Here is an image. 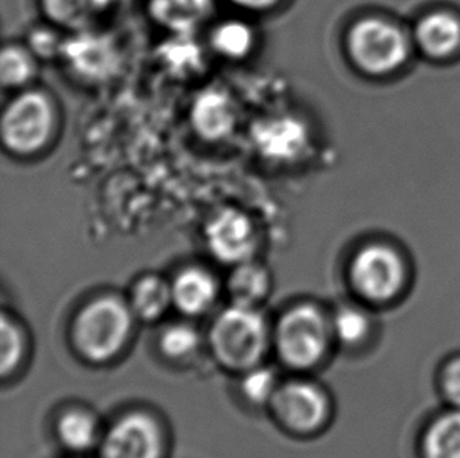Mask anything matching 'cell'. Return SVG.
Returning <instances> with one entry per match:
<instances>
[{
    "label": "cell",
    "instance_id": "cell-14",
    "mask_svg": "<svg viewBox=\"0 0 460 458\" xmlns=\"http://www.w3.org/2000/svg\"><path fill=\"white\" fill-rule=\"evenodd\" d=\"M212 0H151V16L174 31H192L209 14Z\"/></svg>",
    "mask_w": 460,
    "mask_h": 458
},
{
    "label": "cell",
    "instance_id": "cell-23",
    "mask_svg": "<svg viewBox=\"0 0 460 458\" xmlns=\"http://www.w3.org/2000/svg\"><path fill=\"white\" fill-rule=\"evenodd\" d=\"M197 346H199L197 331L184 323L172 325L170 329L164 331L161 338L162 350L170 358L189 357L190 353L195 352Z\"/></svg>",
    "mask_w": 460,
    "mask_h": 458
},
{
    "label": "cell",
    "instance_id": "cell-20",
    "mask_svg": "<svg viewBox=\"0 0 460 458\" xmlns=\"http://www.w3.org/2000/svg\"><path fill=\"white\" fill-rule=\"evenodd\" d=\"M58 436L73 451H85L96 441V422L85 411H69L58 421Z\"/></svg>",
    "mask_w": 460,
    "mask_h": 458
},
{
    "label": "cell",
    "instance_id": "cell-27",
    "mask_svg": "<svg viewBox=\"0 0 460 458\" xmlns=\"http://www.w3.org/2000/svg\"><path fill=\"white\" fill-rule=\"evenodd\" d=\"M31 52L35 56L52 57L60 50V44L52 31H37L35 35L31 37Z\"/></svg>",
    "mask_w": 460,
    "mask_h": 458
},
{
    "label": "cell",
    "instance_id": "cell-17",
    "mask_svg": "<svg viewBox=\"0 0 460 458\" xmlns=\"http://www.w3.org/2000/svg\"><path fill=\"white\" fill-rule=\"evenodd\" d=\"M269 291V273L264 267L245 260L237 264L230 278L231 297L234 304L253 306L266 297Z\"/></svg>",
    "mask_w": 460,
    "mask_h": 458
},
{
    "label": "cell",
    "instance_id": "cell-9",
    "mask_svg": "<svg viewBox=\"0 0 460 458\" xmlns=\"http://www.w3.org/2000/svg\"><path fill=\"white\" fill-rule=\"evenodd\" d=\"M275 416L294 432H313L329 416V402L323 391L310 383H288L275 391L270 401Z\"/></svg>",
    "mask_w": 460,
    "mask_h": 458
},
{
    "label": "cell",
    "instance_id": "cell-5",
    "mask_svg": "<svg viewBox=\"0 0 460 458\" xmlns=\"http://www.w3.org/2000/svg\"><path fill=\"white\" fill-rule=\"evenodd\" d=\"M329 344V327L323 313L300 304L281 317L277 330V346L287 365L305 369L323 358Z\"/></svg>",
    "mask_w": 460,
    "mask_h": 458
},
{
    "label": "cell",
    "instance_id": "cell-13",
    "mask_svg": "<svg viewBox=\"0 0 460 458\" xmlns=\"http://www.w3.org/2000/svg\"><path fill=\"white\" fill-rule=\"evenodd\" d=\"M417 37L430 56H449L460 44L459 21L449 13H432L418 25Z\"/></svg>",
    "mask_w": 460,
    "mask_h": 458
},
{
    "label": "cell",
    "instance_id": "cell-15",
    "mask_svg": "<svg viewBox=\"0 0 460 458\" xmlns=\"http://www.w3.org/2000/svg\"><path fill=\"white\" fill-rule=\"evenodd\" d=\"M172 302V286L155 275L144 277L132 289V313L144 321L157 319Z\"/></svg>",
    "mask_w": 460,
    "mask_h": 458
},
{
    "label": "cell",
    "instance_id": "cell-28",
    "mask_svg": "<svg viewBox=\"0 0 460 458\" xmlns=\"http://www.w3.org/2000/svg\"><path fill=\"white\" fill-rule=\"evenodd\" d=\"M234 5L245 8V10H252V12H264V10H270L275 5H279L281 0H231Z\"/></svg>",
    "mask_w": 460,
    "mask_h": 458
},
{
    "label": "cell",
    "instance_id": "cell-18",
    "mask_svg": "<svg viewBox=\"0 0 460 458\" xmlns=\"http://www.w3.org/2000/svg\"><path fill=\"white\" fill-rule=\"evenodd\" d=\"M255 44V35L243 21H225L212 31L211 46L217 54L231 60H239L250 54Z\"/></svg>",
    "mask_w": 460,
    "mask_h": 458
},
{
    "label": "cell",
    "instance_id": "cell-11",
    "mask_svg": "<svg viewBox=\"0 0 460 458\" xmlns=\"http://www.w3.org/2000/svg\"><path fill=\"white\" fill-rule=\"evenodd\" d=\"M255 140L269 157L293 159L305 149L308 136L304 123L287 118L260 124L256 128Z\"/></svg>",
    "mask_w": 460,
    "mask_h": 458
},
{
    "label": "cell",
    "instance_id": "cell-12",
    "mask_svg": "<svg viewBox=\"0 0 460 458\" xmlns=\"http://www.w3.org/2000/svg\"><path fill=\"white\" fill-rule=\"evenodd\" d=\"M173 304L187 314H199L211 306L217 295V283L211 273L201 269H187L172 285Z\"/></svg>",
    "mask_w": 460,
    "mask_h": 458
},
{
    "label": "cell",
    "instance_id": "cell-6",
    "mask_svg": "<svg viewBox=\"0 0 460 458\" xmlns=\"http://www.w3.org/2000/svg\"><path fill=\"white\" fill-rule=\"evenodd\" d=\"M402 260L392 248L369 245L355 254L350 281L361 297L385 304L396 297L404 286Z\"/></svg>",
    "mask_w": 460,
    "mask_h": 458
},
{
    "label": "cell",
    "instance_id": "cell-3",
    "mask_svg": "<svg viewBox=\"0 0 460 458\" xmlns=\"http://www.w3.org/2000/svg\"><path fill=\"white\" fill-rule=\"evenodd\" d=\"M131 325V310L121 300L113 297L94 300L75 319V347L90 361H107L123 348Z\"/></svg>",
    "mask_w": 460,
    "mask_h": 458
},
{
    "label": "cell",
    "instance_id": "cell-2",
    "mask_svg": "<svg viewBox=\"0 0 460 458\" xmlns=\"http://www.w3.org/2000/svg\"><path fill=\"white\" fill-rule=\"evenodd\" d=\"M211 344L222 365L231 369H252L266 350V322L253 306L234 304L212 325Z\"/></svg>",
    "mask_w": 460,
    "mask_h": 458
},
{
    "label": "cell",
    "instance_id": "cell-26",
    "mask_svg": "<svg viewBox=\"0 0 460 458\" xmlns=\"http://www.w3.org/2000/svg\"><path fill=\"white\" fill-rule=\"evenodd\" d=\"M442 386L451 402L460 409V358L451 361L443 371Z\"/></svg>",
    "mask_w": 460,
    "mask_h": 458
},
{
    "label": "cell",
    "instance_id": "cell-25",
    "mask_svg": "<svg viewBox=\"0 0 460 458\" xmlns=\"http://www.w3.org/2000/svg\"><path fill=\"white\" fill-rule=\"evenodd\" d=\"M243 392L252 402L264 403L272 401L275 391L279 390L275 384L274 372L266 367H256L243 378Z\"/></svg>",
    "mask_w": 460,
    "mask_h": 458
},
{
    "label": "cell",
    "instance_id": "cell-7",
    "mask_svg": "<svg viewBox=\"0 0 460 458\" xmlns=\"http://www.w3.org/2000/svg\"><path fill=\"white\" fill-rule=\"evenodd\" d=\"M206 242L212 256L225 264L237 266L255 253L258 237L249 216L228 207L218 212L206 226Z\"/></svg>",
    "mask_w": 460,
    "mask_h": 458
},
{
    "label": "cell",
    "instance_id": "cell-8",
    "mask_svg": "<svg viewBox=\"0 0 460 458\" xmlns=\"http://www.w3.org/2000/svg\"><path fill=\"white\" fill-rule=\"evenodd\" d=\"M162 432L145 413L121 418L102 441L101 458H161Z\"/></svg>",
    "mask_w": 460,
    "mask_h": 458
},
{
    "label": "cell",
    "instance_id": "cell-4",
    "mask_svg": "<svg viewBox=\"0 0 460 458\" xmlns=\"http://www.w3.org/2000/svg\"><path fill=\"white\" fill-rule=\"evenodd\" d=\"M349 54L358 68L369 75H388L407 57V40L398 27L380 19H365L350 29Z\"/></svg>",
    "mask_w": 460,
    "mask_h": 458
},
{
    "label": "cell",
    "instance_id": "cell-1",
    "mask_svg": "<svg viewBox=\"0 0 460 458\" xmlns=\"http://www.w3.org/2000/svg\"><path fill=\"white\" fill-rule=\"evenodd\" d=\"M57 128L54 101L40 90H27L5 107L0 124L2 142L16 155L37 154L49 145Z\"/></svg>",
    "mask_w": 460,
    "mask_h": 458
},
{
    "label": "cell",
    "instance_id": "cell-19",
    "mask_svg": "<svg viewBox=\"0 0 460 458\" xmlns=\"http://www.w3.org/2000/svg\"><path fill=\"white\" fill-rule=\"evenodd\" d=\"M37 58L29 48L8 44L0 56V82L4 88L29 85L37 75Z\"/></svg>",
    "mask_w": 460,
    "mask_h": 458
},
{
    "label": "cell",
    "instance_id": "cell-16",
    "mask_svg": "<svg viewBox=\"0 0 460 458\" xmlns=\"http://www.w3.org/2000/svg\"><path fill=\"white\" fill-rule=\"evenodd\" d=\"M423 447L426 458H460V410L432 422Z\"/></svg>",
    "mask_w": 460,
    "mask_h": 458
},
{
    "label": "cell",
    "instance_id": "cell-22",
    "mask_svg": "<svg viewBox=\"0 0 460 458\" xmlns=\"http://www.w3.org/2000/svg\"><path fill=\"white\" fill-rule=\"evenodd\" d=\"M369 319L367 314L355 308H344L336 314L333 330L340 341L354 346L363 341L369 333Z\"/></svg>",
    "mask_w": 460,
    "mask_h": 458
},
{
    "label": "cell",
    "instance_id": "cell-24",
    "mask_svg": "<svg viewBox=\"0 0 460 458\" xmlns=\"http://www.w3.org/2000/svg\"><path fill=\"white\" fill-rule=\"evenodd\" d=\"M2 357H0V367H2V375L6 377L10 372L18 367L19 361L22 358V350H24V342L22 335L14 323L8 321V317H2Z\"/></svg>",
    "mask_w": 460,
    "mask_h": 458
},
{
    "label": "cell",
    "instance_id": "cell-21",
    "mask_svg": "<svg viewBox=\"0 0 460 458\" xmlns=\"http://www.w3.org/2000/svg\"><path fill=\"white\" fill-rule=\"evenodd\" d=\"M111 2L112 0H43V6L52 21L63 25H77Z\"/></svg>",
    "mask_w": 460,
    "mask_h": 458
},
{
    "label": "cell",
    "instance_id": "cell-10",
    "mask_svg": "<svg viewBox=\"0 0 460 458\" xmlns=\"http://www.w3.org/2000/svg\"><path fill=\"white\" fill-rule=\"evenodd\" d=\"M190 121L201 138L214 142L230 136L236 124V113L224 92L206 90L193 101Z\"/></svg>",
    "mask_w": 460,
    "mask_h": 458
}]
</instances>
